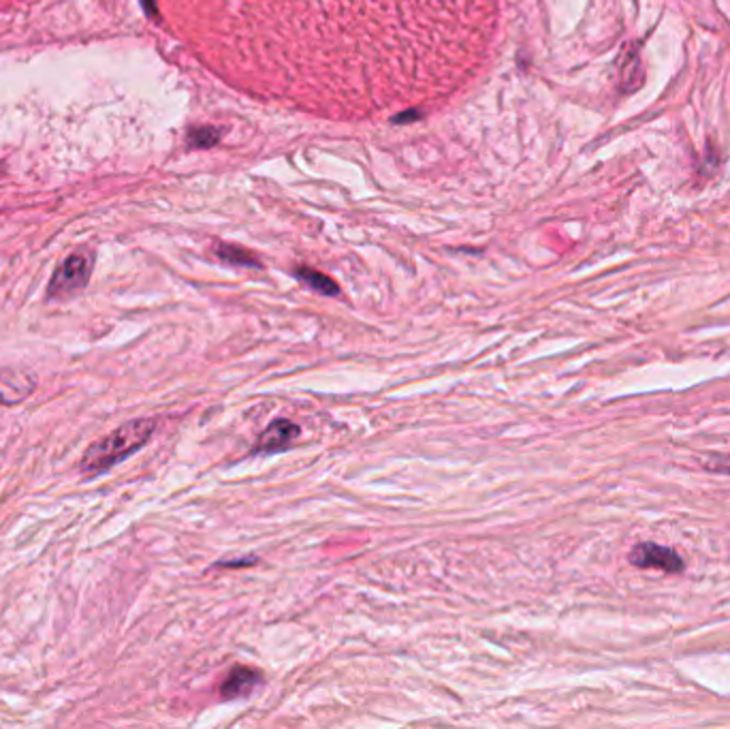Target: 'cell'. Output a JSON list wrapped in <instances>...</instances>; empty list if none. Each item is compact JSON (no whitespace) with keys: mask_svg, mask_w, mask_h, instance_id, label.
Wrapping results in <instances>:
<instances>
[{"mask_svg":"<svg viewBox=\"0 0 730 729\" xmlns=\"http://www.w3.org/2000/svg\"><path fill=\"white\" fill-rule=\"evenodd\" d=\"M628 563L639 569H660L665 574H681L686 569V563L681 555H677L673 548L658 546V544H639L630 550Z\"/></svg>","mask_w":730,"mask_h":729,"instance_id":"4","label":"cell"},{"mask_svg":"<svg viewBox=\"0 0 730 729\" xmlns=\"http://www.w3.org/2000/svg\"><path fill=\"white\" fill-rule=\"evenodd\" d=\"M156 431V419L143 417V419H133L120 426L118 431L110 433L108 437L92 443L85 449L84 458L80 463V470L85 477H99L108 473L110 468L120 465L150 441Z\"/></svg>","mask_w":730,"mask_h":729,"instance_id":"2","label":"cell"},{"mask_svg":"<svg viewBox=\"0 0 730 729\" xmlns=\"http://www.w3.org/2000/svg\"><path fill=\"white\" fill-rule=\"evenodd\" d=\"M254 563H256V556H249L246 560H237V563H233V560H223V563H219L216 567H251Z\"/></svg>","mask_w":730,"mask_h":729,"instance_id":"11","label":"cell"},{"mask_svg":"<svg viewBox=\"0 0 730 729\" xmlns=\"http://www.w3.org/2000/svg\"><path fill=\"white\" fill-rule=\"evenodd\" d=\"M302 435V428L293 424L291 419H274L265 433H261L254 443L251 454L253 456H270L288 449L297 437Z\"/></svg>","mask_w":730,"mask_h":729,"instance_id":"5","label":"cell"},{"mask_svg":"<svg viewBox=\"0 0 730 729\" xmlns=\"http://www.w3.org/2000/svg\"><path fill=\"white\" fill-rule=\"evenodd\" d=\"M263 685V674L254 668L246 666H235L233 670L226 674L223 685H221V698L223 700H240L249 698L254 689Z\"/></svg>","mask_w":730,"mask_h":729,"instance_id":"7","label":"cell"},{"mask_svg":"<svg viewBox=\"0 0 730 729\" xmlns=\"http://www.w3.org/2000/svg\"><path fill=\"white\" fill-rule=\"evenodd\" d=\"M20 0H0V16H4L7 11H11Z\"/></svg>","mask_w":730,"mask_h":729,"instance_id":"12","label":"cell"},{"mask_svg":"<svg viewBox=\"0 0 730 729\" xmlns=\"http://www.w3.org/2000/svg\"><path fill=\"white\" fill-rule=\"evenodd\" d=\"M219 255L229 263H237V265H254V267H258V262L254 260L253 255H249L246 251L235 249V246H223V249L219 251Z\"/></svg>","mask_w":730,"mask_h":729,"instance_id":"9","label":"cell"},{"mask_svg":"<svg viewBox=\"0 0 730 729\" xmlns=\"http://www.w3.org/2000/svg\"><path fill=\"white\" fill-rule=\"evenodd\" d=\"M297 276H300L306 285H310L314 292L323 293V295H337V293H339V287H337L336 283H334L329 276H325V274H321V272H316V270L302 267V270H297Z\"/></svg>","mask_w":730,"mask_h":729,"instance_id":"8","label":"cell"},{"mask_svg":"<svg viewBox=\"0 0 730 729\" xmlns=\"http://www.w3.org/2000/svg\"><path fill=\"white\" fill-rule=\"evenodd\" d=\"M92 274V257L85 253H75L67 262L62 263L50 283L48 297L52 300H64L75 293L82 292L90 281Z\"/></svg>","mask_w":730,"mask_h":729,"instance_id":"3","label":"cell"},{"mask_svg":"<svg viewBox=\"0 0 730 729\" xmlns=\"http://www.w3.org/2000/svg\"><path fill=\"white\" fill-rule=\"evenodd\" d=\"M37 387V377L22 368H2L0 371V405L16 407L24 403Z\"/></svg>","mask_w":730,"mask_h":729,"instance_id":"6","label":"cell"},{"mask_svg":"<svg viewBox=\"0 0 730 729\" xmlns=\"http://www.w3.org/2000/svg\"><path fill=\"white\" fill-rule=\"evenodd\" d=\"M226 80L367 117L445 99L485 64L496 0H175Z\"/></svg>","mask_w":730,"mask_h":729,"instance_id":"1","label":"cell"},{"mask_svg":"<svg viewBox=\"0 0 730 729\" xmlns=\"http://www.w3.org/2000/svg\"><path fill=\"white\" fill-rule=\"evenodd\" d=\"M704 468L711 473H730V456L716 454L709 460H704Z\"/></svg>","mask_w":730,"mask_h":729,"instance_id":"10","label":"cell"}]
</instances>
